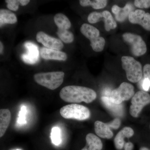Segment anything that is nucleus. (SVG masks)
Instances as JSON below:
<instances>
[{
    "instance_id": "12",
    "label": "nucleus",
    "mask_w": 150,
    "mask_h": 150,
    "mask_svg": "<svg viewBox=\"0 0 150 150\" xmlns=\"http://www.w3.org/2000/svg\"><path fill=\"white\" fill-rule=\"evenodd\" d=\"M134 134V131L130 127H126L119 131L116 135L114 142L115 148L120 150L123 149L125 145L124 138H130Z\"/></svg>"
},
{
    "instance_id": "29",
    "label": "nucleus",
    "mask_w": 150,
    "mask_h": 150,
    "mask_svg": "<svg viewBox=\"0 0 150 150\" xmlns=\"http://www.w3.org/2000/svg\"><path fill=\"white\" fill-rule=\"evenodd\" d=\"M26 113V107L23 106L21 107V110L20 111L18 115V118L17 122L20 124H25L26 123L25 121V115Z\"/></svg>"
},
{
    "instance_id": "32",
    "label": "nucleus",
    "mask_w": 150,
    "mask_h": 150,
    "mask_svg": "<svg viewBox=\"0 0 150 150\" xmlns=\"http://www.w3.org/2000/svg\"><path fill=\"white\" fill-rule=\"evenodd\" d=\"M142 88L145 91H148L150 88V81L147 79H145L142 80Z\"/></svg>"
},
{
    "instance_id": "21",
    "label": "nucleus",
    "mask_w": 150,
    "mask_h": 150,
    "mask_svg": "<svg viewBox=\"0 0 150 150\" xmlns=\"http://www.w3.org/2000/svg\"><path fill=\"white\" fill-rule=\"evenodd\" d=\"M102 14L104 19L105 28L106 31H109L111 29L116 28L117 24L110 12L107 11H104L103 12Z\"/></svg>"
},
{
    "instance_id": "20",
    "label": "nucleus",
    "mask_w": 150,
    "mask_h": 150,
    "mask_svg": "<svg viewBox=\"0 0 150 150\" xmlns=\"http://www.w3.org/2000/svg\"><path fill=\"white\" fill-rule=\"evenodd\" d=\"M108 1L106 0H80L79 3L82 6L86 7L91 6L95 9L104 8L106 6Z\"/></svg>"
},
{
    "instance_id": "25",
    "label": "nucleus",
    "mask_w": 150,
    "mask_h": 150,
    "mask_svg": "<svg viewBox=\"0 0 150 150\" xmlns=\"http://www.w3.org/2000/svg\"><path fill=\"white\" fill-rule=\"evenodd\" d=\"M51 139L53 144L56 146H59L62 143L61 130L59 127H54L52 129Z\"/></svg>"
},
{
    "instance_id": "6",
    "label": "nucleus",
    "mask_w": 150,
    "mask_h": 150,
    "mask_svg": "<svg viewBox=\"0 0 150 150\" xmlns=\"http://www.w3.org/2000/svg\"><path fill=\"white\" fill-rule=\"evenodd\" d=\"M123 40L131 47V51L134 56H140L146 54V45L140 35L126 33L123 34Z\"/></svg>"
},
{
    "instance_id": "7",
    "label": "nucleus",
    "mask_w": 150,
    "mask_h": 150,
    "mask_svg": "<svg viewBox=\"0 0 150 150\" xmlns=\"http://www.w3.org/2000/svg\"><path fill=\"white\" fill-rule=\"evenodd\" d=\"M150 103L149 94L142 91L137 92L131 99V105L129 110L130 114L133 117L137 118L144 107Z\"/></svg>"
},
{
    "instance_id": "10",
    "label": "nucleus",
    "mask_w": 150,
    "mask_h": 150,
    "mask_svg": "<svg viewBox=\"0 0 150 150\" xmlns=\"http://www.w3.org/2000/svg\"><path fill=\"white\" fill-rule=\"evenodd\" d=\"M25 47L27 50V53L21 56L23 61L29 64H34L39 60V52L38 48L32 42H27L25 43Z\"/></svg>"
},
{
    "instance_id": "8",
    "label": "nucleus",
    "mask_w": 150,
    "mask_h": 150,
    "mask_svg": "<svg viewBox=\"0 0 150 150\" xmlns=\"http://www.w3.org/2000/svg\"><path fill=\"white\" fill-rule=\"evenodd\" d=\"M129 19L131 23L139 24L144 28L150 31V14L141 9H137L130 13Z\"/></svg>"
},
{
    "instance_id": "3",
    "label": "nucleus",
    "mask_w": 150,
    "mask_h": 150,
    "mask_svg": "<svg viewBox=\"0 0 150 150\" xmlns=\"http://www.w3.org/2000/svg\"><path fill=\"white\" fill-rule=\"evenodd\" d=\"M121 63L128 80L135 83L142 80L143 71L142 65L139 62L131 56H123L121 58Z\"/></svg>"
},
{
    "instance_id": "9",
    "label": "nucleus",
    "mask_w": 150,
    "mask_h": 150,
    "mask_svg": "<svg viewBox=\"0 0 150 150\" xmlns=\"http://www.w3.org/2000/svg\"><path fill=\"white\" fill-rule=\"evenodd\" d=\"M36 39L38 42L42 43L46 48L59 51L64 48V44L61 40L51 37L42 31L38 33Z\"/></svg>"
},
{
    "instance_id": "17",
    "label": "nucleus",
    "mask_w": 150,
    "mask_h": 150,
    "mask_svg": "<svg viewBox=\"0 0 150 150\" xmlns=\"http://www.w3.org/2000/svg\"><path fill=\"white\" fill-rule=\"evenodd\" d=\"M103 103L110 111L116 115H122L123 113L122 105L117 104L111 102L110 97L103 96L101 98Z\"/></svg>"
},
{
    "instance_id": "19",
    "label": "nucleus",
    "mask_w": 150,
    "mask_h": 150,
    "mask_svg": "<svg viewBox=\"0 0 150 150\" xmlns=\"http://www.w3.org/2000/svg\"><path fill=\"white\" fill-rule=\"evenodd\" d=\"M54 21L58 29L68 30L71 25L69 19L63 13H59L55 15Z\"/></svg>"
},
{
    "instance_id": "36",
    "label": "nucleus",
    "mask_w": 150,
    "mask_h": 150,
    "mask_svg": "<svg viewBox=\"0 0 150 150\" xmlns=\"http://www.w3.org/2000/svg\"><path fill=\"white\" fill-rule=\"evenodd\" d=\"M0 46H1L0 53H1V54L3 52V49H4V46H3V45L1 42V43H0Z\"/></svg>"
},
{
    "instance_id": "34",
    "label": "nucleus",
    "mask_w": 150,
    "mask_h": 150,
    "mask_svg": "<svg viewBox=\"0 0 150 150\" xmlns=\"http://www.w3.org/2000/svg\"><path fill=\"white\" fill-rule=\"evenodd\" d=\"M134 144L131 142H128L125 144L124 148L125 150H132L134 148Z\"/></svg>"
},
{
    "instance_id": "27",
    "label": "nucleus",
    "mask_w": 150,
    "mask_h": 150,
    "mask_svg": "<svg viewBox=\"0 0 150 150\" xmlns=\"http://www.w3.org/2000/svg\"><path fill=\"white\" fill-rule=\"evenodd\" d=\"M5 2L7 4L8 8L13 11H17L21 4V0H6Z\"/></svg>"
},
{
    "instance_id": "22",
    "label": "nucleus",
    "mask_w": 150,
    "mask_h": 150,
    "mask_svg": "<svg viewBox=\"0 0 150 150\" xmlns=\"http://www.w3.org/2000/svg\"><path fill=\"white\" fill-rule=\"evenodd\" d=\"M57 33L60 39L65 43H70L74 41V35L68 30L58 29Z\"/></svg>"
},
{
    "instance_id": "28",
    "label": "nucleus",
    "mask_w": 150,
    "mask_h": 150,
    "mask_svg": "<svg viewBox=\"0 0 150 150\" xmlns=\"http://www.w3.org/2000/svg\"><path fill=\"white\" fill-rule=\"evenodd\" d=\"M134 5L141 8H148L150 7V0H136Z\"/></svg>"
},
{
    "instance_id": "31",
    "label": "nucleus",
    "mask_w": 150,
    "mask_h": 150,
    "mask_svg": "<svg viewBox=\"0 0 150 150\" xmlns=\"http://www.w3.org/2000/svg\"><path fill=\"white\" fill-rule=\"evenodd\" d=\"M143 73L145 79H147L150 81V64H147L143 68Z\"/></svg>"
},
{
    "instance_id": "38",
    "label": "nucleus",
    "mask_w": 150,
    "mask_h": 150,
    "mask_svg": "<svg viewBox=\"0 0 150 150\" xmlns=\"http://www.w3.org/2000/svg\"><path fill=\"white\" fill-rule=\"evenodd\" d=\"M16 150H19V149H17Z\"/></svg>"
},
{
    "instance_id": "26",
    "label": "nucleus",
    "mask_w": 150,
    "mask_h": 150,
    "mask_svg": "<svg viewBox=\"0 0 150 150\" xmlns=\"http://www.w3.org/2000/svg\"><path fill=\"white\" fill-rule=\"evenodd\" d=\"M103 17L102 13L93 12L89 15L88 17V21L91 23H95L101 20Z\"/></svg>"
},
{
    "instance_id": "2",
    "label": "nucleus",
    "mask_w": 150,
    "mask_h": 150,
    "mask_svg": "<svg viewBox=\"0 0 150 150\" xmlns=\"http://www.w3.org/2000/svg\"><path fill=\"white\" fill-rule=\"evenodd\" d=\"M64 76V73L62 71L40 73L34 75V79L38 84L54 90L63 83Z\"/></svg>"
},
{
    "instance_id": "39",
    "label": "nucleus",
    "mask_w": 150,
    "mask_h": 150,
    "mask_svg": "<svg viewBox=\"0 0 150 150\" xmlns=\"http://www.w3.org/2000/svg\"></svg>"
},
{
    "instance_id": "14",
    "label": "nucleus",
    "mask_w": 150,
    "mask_h": 150,
    "mask_svg": "<svg viewBox=\"0 0 150 150\" xmlns=\"http://www.w3.org/2000/svg\"><path fill=\"white\" fill-rule=\"evenodd\" d=\"M94 127L96 133L99 137L110 139L113 137V133L107 123L96 121L94 123Z\"/></svg>"
},
{
    "instance_id": "33",
    "label": "nucleus",
    "mask_w": 150,
    "mask_h": 150,
    "mask_svg": "<svg viewBox=\"0 0 150 150\" xmlns=\"http://www.w3.org/2000/svg\"><path fill=\"white\" fill-rule=\"evenodd\" d=\"M121 8L118 6L115 5L112 6V11L114 14L117 15L119 13V12L121 10Z\"/></svg>"
},
{
    "instance_id": "13",
    "label": "nucleus",
    "mask_w": 150,
    "mask_h": 150,
    "mask_svg": "<svg viewBox=\"0 0 150 150\" xmlns=\"http://www.w3.org/2000/svg\"><path fill=\"white\" fill-rule=\"evenodd\" d=\"M86 144L81 150H101L103 144L101 140L91 133L88 134L86 137Z\"/></svg>"
},
{
    "instance_id": "15",
    "label": "nucleus",
    "mask_w": 150,
    "mask_h": 150,
    "mask_svg": "<svg viewBox=\"0 0 150 150\" xmlns=\"http://www.w3.org/2000/svg\"><path fill=\"white\" fill-rule=\"evenodd\" d=\"M11 112L8 109L0 110V137H3L8 128L11 120Z\"/></svg>"
},
{
    "instance_id": "16",
    "label": "nucleus",
    "mask_w": 150,
    "mask_h": 150,
    "mask_svg": "<svg viewBox=\"0 0 150 150\" xmlns=\"http://www.w3.org/2000/svg\"><path fill=\"white\" fill-rule=\"evenodd\" d=\"M80 30L82 34L90 41L95 40L100 37L99 30L96 28L87 23L82 25Z\"/></svg>"
},
{
    "instance_id": "4",
    "label": "nucleus",
    "mask_w": 150,
    "mask_h": 150,
    "mask_svg": "<svg viewBox=\"0 0 150 150\" xmlns=\"http://www.w3.org/2000/svg\"><path fill=\"white\" fill-rule=\"evenodd\" d=\"M62 117L65 119H72L82 121L88 119L90 111L87 108L80 105L71 104L63 106L60 110Z\"/></svg>"
},
{
    "instance_id": "35",
    "label": "nucleus",
    "mask_w": 150,
    "mask_h": 150,
    "mask_svg": "<svg viewBox=\"0 0 150 150\" xmlns=\"http://www.w3.org/2000/svg\"><path fill=\"white\" fill-rule=\"evenodd\" d=\"M30 1L29 0H21V5L22 6L27 5Z\"/></svg>"
},
{
    "instance_id": "18",
    "label": "nucleus",
    "mask_w": 150,
    "mask_h": 150,
    "mask_svg": "<svg viewBox=\"0 0 150 150\" xmlns=\"http://www.w3.org/2000/svg\"><path fill=\"white\" fill-rule=\"evenodd\" d=\"M17 21V18L14 13L6 9L0 10V25L4 24H14Z\"/></svg>"
},
{
    "instance_id": "23",
    "label": "nucleus",
    "mask_w": 150,
    "mask_h": 150,
    "mask_svg": "<svg viewBox=\"0 0 150 150\" xmlns=\"http://www.w3.org/2000/svg\"><path fill=\"white\" fill-rule=\"evenodd\" d=\"M133 6L130 4H128L123 7L121 8V10L118 14L115 15V17L116 19L118 21L122 22L124 21L126 17L129 16L131 12L133 11L132 8Z\"/></svg>"
},
{
    "instance_id": "1",
    "label": "nucleus",
    "mask_w": 150,
    "mask_h": 150,
    "mask_svg": "<svg viewBox=\"0 0 150 150\" xmlns=\"http://www.w3.org/2000/svg\"><path fill=\"white\" fill-rule=\"evenodd\" d=\"M61 99L65 102L89 103L96 98V92L90 88L77 86H68L63 88L59 93Z\"/></svg>"
},
{
    "instance_id": "37",
    "label": "nucleus",
    "mask_w": 150,
    "mask_h": 150,
    "mask_svg": "<svg viewBox=\"0 0 150 150\" xmlns=\"http://www.w3.org/2000/svg\"><path fill=\"white\" fill-rule=\"evenodd\" d=\"M139 150H150L149 149H148L147 148L145 147H142L141 149H140Z\"/></svg>"
},
{
    "instance_id": "30",
    "label": "nucleus",
    "mask_w": 150,
    "mask_h": 150,
    "mask_svg": "<svg viewBox=\"0 0 150 150\" xmlns=\"http://www.w3.org/2000/svg\"><path fill=\"white\" fill-rule=\"evenodd\" d=\"M110 128L112 129H117L120 127L121 125V120L119 118H116L114 119L113 121L107 123Z\"/></svg>"
},
{
    "instance_id": "11",
    "label": "nucleus",
    "mask_w": 150,
    "mask_h": 150,
    "mask_svg": "<svg viewBox=\"0 0 150 150\" xmlns=\"http://www.w3.org/2000/svg\"><path fill=\"white\" fill-rule=\"evenodd\" d=\"M40 55L45 60L65 61L67 59V54L64 52L46 47H42L40 49Z\"/></svg>"
},
{
    "instance_id": "5",
    "label": "nucleus",
    "mask_w": 150,
    "mask_h": 150,
    "mask_svg": "<svg viewBox=\"0 0 150 150\" xmlns=\"http://www.w3.org/2000/svg\"><path fill=\"white\" fill-rule=\"evenodd\" d=\"M134 95V88L131 84L123 82L119 87L111 91L110 96L111 102L120 104L123 101L130 99Z\"/></svg>"
},
{
    "instance_id": "24",
    "label": "nucleus",
    "mask_w": 150,
    "mask_h": 150,
    "mask_svg": "<svg viewBox=\"0 0 150 150\" xmlns=\"http://www.w3.org/2000/svg\"><path fill=\"white\" fill-rule=\"evenodd\" d=\"M105 43L104 38L102 37H99L95 40L91 41L90 45L94 51L99 52L103 50Z\"/></svg>"
}]
</instances>
